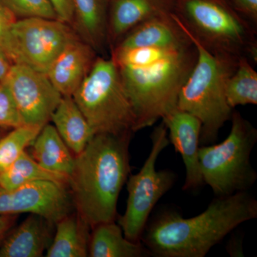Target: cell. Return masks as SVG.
<instances>
[{
	"mask_svg": "<svg viewBox=\"0 0 257 257\" xmlns=\"http://www.w3.org/2000/svg\"><path fill=\"white\" fill-rule=\"evenodd\" d=\"M111 58L133 106L138 132L155 124L177 106L197 50L191 40L169 47H114Z\"/></svg>",
	"mask_w": 257,
	"mask_h": 257,
	"instance_id": "1",
	"label": "cell"
},
{
	"mask_svg": "<svg viewBox=\"0 0 257 257\" xmlns=\"http://www.w3.org/2000/svg\"><path fill=\"white\" fill-rule=\"evenodd\" d=\"M257 217V201L248 191L218 197L201 214L184 218L164 209L149 220L141 241L158 257H204L233 230Z\"/></svg>",
	"mask_w": 257,
	"mask_h": 257,
	"instance_id": "2",
	"label": "cell"
},
{
	"mask_svg": "<svg viewBox=\"0 0 257 257\" xmlns=\"http://www.w3.org/2000/svg\"><path fill=\"white\" fill-rule=\"evenodd\" d=\"M130 139L98 134L74 157L68 180L71 195L91 227L116 218L119 194L131 171Z\"/></svg>",
	"mask_w": 257,
	"mask_h": 257,
	"instance_id": "3",
	"label": "cell"
},
{
	"mask_svg": "<svg viewBox=\"0 0 257 257\" xmlns=\"http://www.w3.org/2000/svg\"><path fill=\"white\" fill-rule=\"evenodd\" d=\"M172 12L186 30L214 55L257 62L256 27L226 0H173Z\"/></svg>",
	"mask_w": 257,
	"mask_h": 257,
	"instance_id": "4",
	"label": "cell"
},
{
	"mask_svg": "<svg viewBox=\"0 0 257 257\" xmlns=\"http://www.w3.org/2000/svg\"><path fill=\"white\" fill-rule=\"evenodd\" d=\"M175 15L197 50V61L179 92L177 107L201 121L200 146L212 145L234 111L226 101L225 87L239 60L211 53L189 33Z\"/></svg>",
	"mask_w": 257,
	"mask_h": 257,
	"instance_id": "5",
	"label": "cell"
},
{
	"mask_svg": "<svg viewBox=\"0 0 257 257\" xmlns=\"http://www.w3.org/2000/svg\"><path fill=\"white\" fill-rule=\"evenodd\" d=\"M94 135L132 136L135 112L112 59L97 57L72 96Z\"/></svg>",
	"mask_w": 257,
	"mask_h": 257,
	"instance_id": "6",
	"label": "cell"
},
{
	"mask_svg": "<svg viewBox=\"0 0 257 257\" xmlns=\"http://www.w3.org/2000/svg\"><path fill=\"white\" fill-rule=\"evenodd\" d=\"M230 120L231 130L224 141L202 145L199 150L203 180L217 197L248 191L257 179L251 162L256 128L237 111H233Z\"/></svg>",
	"mask_w": 257,
	"mask_h": 257,
	"instance_id": "7",
	"label": "cell"
},
{
	"mask_svg": "<svg viewBox=\"0 0 257 257\" xmlns=\"http://www.w3.org/2000/svg\"><path fill=\"white\" fill-rule=\"evenodd\" d=\"M151 140V150L141 170L135 175L128 176L126 180V209L118 219V224L125 237L136 242L141 241L154 208L173 187L177 179L172 171L156 168L159 156L170 144L163 121L154 128Z\"/></svg>",
	"mask_w": 257,
	"mask_h": 257,
	"instance_id": "8",
	"label": "cell"
},
{
	"mask_svg": "<svg viewBox=\"0 0 257 257\" xmlns=\"http://www.w3.org/2000/svg\"><path fill=\"white\" fill-rule=\"evenodd\" d=\"M77 39L68 24L40 18L18 19L10 29L8 57L46 74L64 47Z\"/></svg>",
	"mask_w": 257,
	"mask_h": 257,
	"instance_id": "9",
	"label": "cell"
},
{
	"mask_svg": "<svg viewBox=\"0 0 257 257\" xmlns=\"http://www.w3.org/2000/svg\"><path fill=\"white\" fill-rule=\"evenodd\" d=\"M16 103L23 124L43 127L51 121L62 96L47 74L13 64L4 81Z\"/></svg>",
	"mask_w": 257,
	"mask_h": 257,
	"instance_id": "10",
	"label": "cell"
},
{
	"mask_svg": "<svg viewBox=\"0 0 257 257\" xmlns=\"http://www.w3.org/2000/svg\"><path fill=\"white\" fill-rule=\"evenodd\" d=\"M66 186L36 181L9 190L0 189V216L36 214L55 224L72 211L73 199Z\"/></svg>",
	"mask_w": 257,
	"mask_h": 257,
	"instance_id": "11",
	"label": "cell"
},
{
	"mask_svg": "<svg viewBox=\"0 0 257 257\" xmlns=\"http://www.w3.org/2000/svg\"><path fill=\"white\" fill-rule=\"evenodd\" d=\"M170 144L183 160L185 179L182 189L194 190L204 185L199 160L201 121L194 115L176 106L162 118Z\"/></svg>",
	"mask_w": 257,
	"mask_h": 257,
	"instance_id": "12",
	"label": "cell"
},
{
	"mask_svg": "<svg viewBox=\"0 0 257 257\" xmlns=\"http://www.w3.org/2000/svg\"><path fill=\"white\" fill-rule=\"evenodd\" d=\"M94 49L75 39L69 42L47 72L54 87L63 96H72L87 77L96 60Z\"/></svg>",
	"mask_w": 257,
	"mask_h": 257,
	"instance_id": "13",
	"label": "cell"
},
{
	"mask_svg": "<svg viewBox=\"0 0 257 257\" xmlns=\"http://www.w3.org/2000/svg\"><path fill=\"white\" fill-rule=\"evenodd\" d=\"M170 12L172 7L165 0H109L108 44L114 46L140 24Z\"/></svg>",
	"mask_w": 257,
	"mask_h": 257,
	"instance_id": "14",
	"label": "cell"
},
{
	"mask_svg": "<svg viewBox=\"0 0 257 257\" xmlns=\"http://www.w3.org/2000/svg\"><path fill=\"white\" fill-rule=\"evenodd\" d=\"M190 40L173 12L154 17L125 35L112 47H169Z\"/></svg>",
	"mask_w": 257,
	"mask_h": 257,
	"instance_id": "15",
	"label": "cell"
},
{
	"mask_svg": "<svg viewBox=\"0 0 257 257\" xmlns=\"http://www.w3.org/2000/svg\"><path fill=\"white\" fill-rule=\"evenodd\" d=\"M48 224L42 216L30 214L0 246V257H40L43 256L50 236Z\"/></svg>",
	"mask_w": 257,
	"mask_h": 257,
	"instance_id": "16",
	"label": "cell"
},
{
	"mask_svg": "<svg viewBox=\"0 0 257 257\" xmlns=\"http://www.w3.org/2000/svg\"><path fill=\"white\" fill-rule=\"evenodd\" d=\"M53 126L69 150L79 155L94 136L72 96H62L51 117Z\"/></svg>",
	"mask_w": 257,
	"mask_h": 257,
	"instance_id": "17",
	"label": "cell"
},
{
	"mask_svg": "<svg viewBox=\"0 0 257 257\" xmlns=\"http://www.w3.org/2000/svg\"><path fill=\"white\" fill-rule=\"evenodd\" d=\"M151 253L141 241H130L114 221L101 223L93 227L89 242L91 257H143Z\"/></svg>",
	"mask_w": 257,
	"mask_h": 257,
	"instance_id": "18",
	"label": "cell"
},
{
	"mask_svg": "<svg viewBox=\"0 0 257 257\" xmlns=\"http://www.w3.org/2000/svg\"><path fill=\"white\" fill-rule=\"evenodd\" d=\"M55 224V234L47 248L46 256H88L91 226L78 212L67 214Z\"/></svg>",
	"mask_w": 257,
	"mask_h": 257,
	"instance_id": "19",
	"label": "cell"
},
{
	"mask_svg": "<svg viewBox=\"0 0 257 257\" xmlns=\"http://www.w3.org/2000/svg\"><path fill=\"white\" fill-rule=\"evenodd\" d=\"M31 146L32 157L44 169L69 177L73 170L74 157L53 125H45Z\"/></svg>",
	"mask_w": 257,
	"mask_h": 257,
	"instance_id": "20",
	"label": "cell"
},
{
	"mask_svg": "<svg viewBox=\"0 0 257 257\" xmlns=\"http://www.w3.org/2000/svg\"><path fill=\"white\" fill-rule=\"evenodd\" d=\"M74 22L84 41L94 50H101L108 44L107 15L109 0H72Z\"/></svg>",
	"mask_w": 257,
	"mask_h": 257,
	"instance_id": "21",
	"label": "cell"
},
{
	"mask_svg": "<svg viewBox=\"0 0 257 257\" xmlns=\"http://www.w3.org/2000/svg\"><path fill=\"white\" fill-rule=\"evenodd\" d=\"M69 177L44 169L26 152L13 165L0 173V189L9 190L36 181H52L68 184Z\"/></svg>",
	"mask_w": 257,
	"mask_h": 257,
	"instance_id": "22",
	"label": "cell"
},
{
	"mask_svg": "<svg viewBox=\"0 0 257 257\" xmlns=\"http://www.w3.org/2000/svg\"><path fill=\"white\" fill-rule=\"evenodd\" d=\"M225 96L230 107L257 104V72L247 58L240 59L237 66L227 79Z\"/></svg>",
	"mask_w": 257,
	"mask_h": 257,
	"instance_id": "23",
	"label": "cell"
},
{
	"mask_svg": "<svg viewBox=\"0 0 257 257\" xmlns=\"http://www.w3.org/2000/svg\"><path fill=\"white\" fill-rule=\"evenodd\" d=\"M41 127L24 124L13 128L0 140V173L18 160L25 149L33 143Z\"/></svg>",
	"mask_w": 257,
	"mask_h": 257,
	"instance_id": "24",
	"label": "cell"
},
{
	"mask_svg": "<svg viewBox=\"0 0 257 257\" xmlns=\"http://www.w3.org/2000/svg\"><path fill=\"white\" fill-rule=\"evenodd\" d=\"M15 18L58 20L50 0H0Z\"/></svg>",
	"mask_w": 257,
	"mask_h": 257,
	"instance_id": "25",
	"label": "cell"
},
{
	"mask_svg": "<svg viewBox=\"0 0 257 257\" xmlns=\"http://www.w3.org/2000/svg\"><path fill=\"white\" fill-rule=\"evenodd\" d=\"M24 125L16 103L5 82H0V127L16 128Z\"/></svg>",
	"mask_w": 257,
	"mask_h": 257,
	"instance_id": "26",
	"label": "cell"
},
{
	"mask_svg": "<svg viewBox=\"0 0 257 257\" xmlns=\"http://www.w3.org/2000/svg\"><path fill=\"white\" fill-rule=\"evenodd\" d=\"M16 20L18 19L0 3V52L7 57L9 50L10 29Z\"/></svg>",
	"mask_w": 257,
	"mask_h": 257,
	"instance_id": "27",
	"label": "cell"
},
{
	"mask_svg": "<svg viewBox=\"0 0 257 257\" xmlns=\"http://www.w3.org/2000/svg\"><path fill=\"white\" fill-rule=\"evenodd\" d=\"M230 6L255 27L257 25V0H226Z\"/></svg>",
	"mask_w": 257,
	"mask_h": 257,
	"instance_id": "28",
	"label": "cell"
},
{
	"mask_svg": "<svg viewBox=\"0 0 257 257\" xmlns=\"http://www.w3.org/2000/svg\"><path fill=\"white\" fill-rule=\"evenodd\" d=\"M60 21L70 25L74 23V8L72 0H50Z\"/></svg>",
	"mask_w": 257,
	"mask_h": 257,
	"instance_id": "29",
	"label": "cell"
},
{
	"mask_svg": "<svg viewBox=\"0 0 257 257\" xmlns=\"http://www.w3.org/2000/svg\"><path fill=\"white\" fill-rule=\"evenodd\" d=\"M16 219L17 215L0 216V243L6 237L8 231L13 227Z\"/></svg>",
	"mask_w": 257,
	"mask_h": 257,
	"instance_id": "30",
	"label": "cell"
},
{
	"mask_svg": "<svg viewBox=\"0 0 257 257\" xmlns=\"http://www.w3.org/2000/svg\"><path fill=\"white\" fill-rule=\"evenodd\" d=\"M13 63L9 59L0 52V82H4L7 76L9 74Z\"/></svg>",
	"mask_w": 257,
	"mask_h": 257,
	"instance_id": "31",
	"label": "cell"
},
{
	"mask_svg": "<svg viewBox=\"0 0 257 257\" xmlns=\"http://www.w3.org/2000/svg\"><path fill=\"white\" fill-rule=\"evenodd\" d=\"M165 1L167 2L168 4H170L171 6L172 7V5H173V0H165Z\"/></svg>",
	"mask_w": 257,
	"mask_h": 257,
	"instance_id": "32",
	"label": "cell"
}]
</instances>
